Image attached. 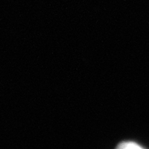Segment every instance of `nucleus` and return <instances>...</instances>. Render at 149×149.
I'll return each instance as SVG.
<instances>
[{"label":"nucleus","instance_id":"f257e3e1","mask_svg":"<svg viewBox=\"0 0 149 149\" xmlns=\"http://www.w3.org/2000/svg\"><path fill=\"white\" fill-rule=\"evenodd\" d=\"M116 149H144L140 145L133 142H124L120 143Z\"/></svg>","mask_w":149,"mask_h":149}]
</instances>
